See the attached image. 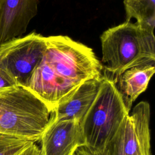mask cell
<instances>
[{
  "mask_svg": "<svg viewBox=\"0 0 155 155\" xmlns=\"http://www.w3.org/2000/svg\"><path fill=\"white\" fill-rule=\"evenodd\" d=\"M93 155H125L122 151L119 143L114 137L103 151L93 153Z\"/></svg>",
  "mask_w": 155,
  "mask_h": 155,
  "instance_id": "7c38bea8",
  "label": "cell"
},
{
  "mask_svg": "<svg viewBox=\"0 0 155 155\" xmlns=\"http://www.w3.org/2000/svg\"><path fill=\"white\" fill-rule=\"evenodd\" d=\"M127 21L135 19L140 25L154 30L155 0H124Z\"/></svg>",
  "mask_w": 155,
  "mask_h": 155,
  "instance_id": "30bf717a",
  "label": "cell"
},
{
  "mask_svg": "<svg viewBox=\"0 0 155 155\" xmlns=\"http://www.w3.org/2000/svg\"><path fill=\"white\" fill-rule=\"evenodd\" d=\"M39 0H0V44L21 37L37 15Z\"/></svg>",
  "mask_w": 155,
  "mask_h": 155,
  "instance_id": "52a82bcc",
  "label": "cell"
},
{
  "mask_svg": "<svg viewBox=\"0 0 155 155\" xmlns=\"http://www.w3.org/2000/svg\"><path fill=\"white\" fill-rule=\"evenodd\" d=\"M35 142L0 133V155H18Z\"/></svg>",
  "mask_w": 155,
  "mask_h": 155,
  "instance_id": "8fae6325",
  "label": "cell"
},
{
  "mask_svg": "<svg viewBox=\"0 0 155 155\" xmlns=\"http://www.w3.org/2000/svg\"><path fill=\"white\" fill-rule=\"evenodd\" d=\"M51 111L27 88H0V133L39 141L49 125Z\"/></svg>",
  "mask_w": 155,
  "mask_h": 155,
  "instance_id": "3957f363",
  "label": "cell"
},
{
  "mask_svg": "<svg viewBox=\"0 0 155 155\" xmlns=\"http://www.w3.org/2000/svg\"><path fill=\"white\" fill-rule=\"evenodd\" d=\"M130 111L114 81L105 73L97 94L81 122L84 147L93 153L103 151Z\"/></svg>",
  "mask_w": 155,
  "mask_h": 155,
  "instance_id": "277c9868",
  "label": "cell"
},
{
  "mask_svg": "<svg viewBox=\"0 0 155 155\" xmlns=\"http://www.w3.org/2000/svg\"><path fill=\"white\" fill-rule=\"evenodd\" d=\"M18 155H41V150L36 142L33 143L28 147L25 148Z\"/></svg>",
  "mask_w": 155,
  "mask_h": 155,
  "instance_id": "5bb4252c",
  "label": "cell"
},
{
  "mask_svg": "<svg viewBox=\"0 0 155 155\" xmlns=\"http://www.w3.org/2000/svg\"><path fill=\"white\" fill-rule=\"evenodd\" d=\"M17 85L14 81L0 68V88Z\"/></svg>",
  "mask_w": 155,
  "mask_h": 155,
  "instance_id": "4fadbf2b",
  "label": "cell"
},
{
  "mask_svg": "<svg viewBox=\"0 0 155 155\" xmlns=\"http://www.w3.org/2000/svg\"><path fill=\"white\" fill-rule=\"evenodd\" d=\"M102 68L89 47L67 36H49L25 87L52 111L84 81L101 76Z\"/></svg>",
  "mask_w": 155,
  "mask_h": 155,
  "instance_id": "6da1fadb",
  "label": "cell"
},
{
  "mask_svg": "<svg viewBox=\"0 0 155 155\" xmlns=\"http://www.w3.org/2000/svg\"><path fill=\"white\" fill-rule=\"evenodd\" d=\"M46 48V37L33 31L0 44V68L18 85L26 87Z\"/></svg>",
  "mask_w": 155,
  "mask_h": 155,
  "instance_id": "5b68a950",
  "label": "cell"
},
{
  "mask_svg": "<svg viewBox=\"0 0 155 155\" xmlns=\"http://www.w3.org/2000/svg\"><path fill=\"white\" fill-rule=\"evenodd\" d=\"M41 155H73L85 145L81 122L76 120H53L41 139Z\"/></svg>",
  "mask_w": 155,
  "mask_h": 155,
  "instance_id": "8992f818",
  "label": "cell"
},
{
  "mask_svg": "<svg viewBox=\"0 0 155 155\" xmlns=\"http://www.w3.org/2000/svg\"><path fill=\"white\" fill-rule=\"evenodd\" d=\"M154 72V65H138L125 70L117 79L116 86L130 110L134 101L146 90Z\"/></svg>",
  "mask_w": 155,
  "mask_h": 155,
  "instance_id": "9c48e42d",
  "label": "cell"
},
{
  "mask_svg": "<svg viewBox=\"0 0 155 155\" xmlns=\"http://www.w3.org/2000/svg\"><path fill=\"white\" fill-rule=\"evenodd\" d=\"M102 81V74L82 83L51 111V119L76 120L81 122L93 104Z\"/></svg>",
  "mask_w": 155,
  "mask_h": 155,
  "instance_id": "ba28073f",
  "label": "cell"
},
{
  "mask_svg": "<svg viewBox=\"0 0 155 155\" xmlns=\"http://www.w3.org/2000/svg\"><path fill=\"white\" fill-rule=\"evenodd\" d=\"M73 155H93L85 147L82 146L79 148Z\"/></svg>",
  "mask_w": 155,
  "mask_h": 155,
  "instance_id": "9a60e30c",
  "label": "cell"
},
{
  "mask_svg": "<svg viewBox=\"0 0 155 155\" xmlns=\"http://www.w3.org/2000/svg\"><path fill=\"white\" fill-rule=\"evenodd\" d=\"M102 58L105 71L116 83L125 70L138 65H154V30L137 22L125 21L111 27L101 35Z\"/></svg>",
  "mask_w": 155,
  "mask_h": 155,
  "instance_id": "7a4b0ae2",
  "label": "cell"
}]
</instances>
